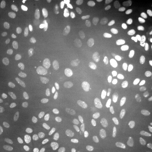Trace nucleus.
I'll list each match as a JSON object with an SVG mask.
<instances>
[{
  "label": "nucleus",
  "instance_id": "1",
  "mask_svg": "<svg viewBox=\"0 0 152 152\" xmlns=\"http://www.w3.org/2000/svg\"><path fill=\"white\" fill-rule=\"evenodd\" d=\"M73 142L77 148L85 151L91 150L95 145L94 138L83 132H80L76 134L73 137Z\"/></svg>",
  "mask_w": 152,
  "mask_h": 152
},
{
  "label": "nucleus",
  "instance_id": "2",
  "mask_svg": "<svg viewBox=\"0 0 152 152\" xmlns=\"http://www.w3.org/2000/svg\"><path fill=\"white\" fill-rule=\"evenodd\" d=\"M85 130L87 134L92 137H98L102 130L101 124L96 117H91L86 122Z\"/></svg>",
  "mask_w": 152,
  "mask_h": 152
},
{
  "label": "nucleus",
  "instance_id": "3",
  "mask_svg": "<svg viewBox=\"0 0 152 152\" xmlns=\"http://www.w3.org/2000/svg\"><path fill=\"white\" fill-rule=\"evenodd\" d=\"M129 147L133 152H143L145 149L144 141L140 137L133 136L129 140Z\"/></svg>",
  "mask_w": 152,
  "mask_h": 152
},
{
  "label": "nucleus",
  "instance_id": "4",
  "mask_svg": "<svg viewBox=\"0 0 152 152\" xmlns=\"http://www.w3.org/2000/svg\"><path fill=\"white\" fill-rule=\"evenodd\" d=\"M105 130L107 136L109 140H114L117 138L118 135V130L117 124L113 121L109 120L106 123Z\"/></svg>",
  "mask_w": 152,
  "mask_h": 152
},
{
  "label": "nucleus",
  "instance_id": "5",
  "mask_svg": "<svg viewBox=\"0 0 152 152\" xmlns=\"http://www.w3.org/2000/svg\"><path fill=\"white\" fill-rule=\"evenodd\" d=\"M141 59V56L139 52L138 51H134L133 52L126 63V67L127 70L130 71H134L137 66L139 64Z\"/></svg>",
  "mask_w": 152,
  "mask_h": 152
},
{
  "label": "nucleus",
  "instance_id": "6",
  "mask_svg": "<svg viewBox=\"0 0 152 152\" xmlns=\"http://www.w3.org/2000/svg\"><path fill=\"white\" fill-rule=\"evenodd\" d=\"M80 22L77 18L74 17L70 23L69 34L72 38L77 39L80 36Z\"/></svg>",
  "mask_w": 152,
  "mask_h": 152
},
{
  "label": "nucleus",
  "instance_id": "7",
  "mask_svg": "<svg viewBox=\"0 0 152 152\" xmlns=\"http://www.w3.org/2000/svg\"><path fill=\"white\" fill-rule=\"evenodd\" d=\"M86 31L89 36H92L96 32V24L91 16H86L84 20Z\"/></svg>",
  "mask_w": 152,
  "mask_h": 152
},
{
  "label": "nucleus",
  "instance_id": "8",
  "mask_svg": "<svg viewBox=\"0 0 152 152\" xmlns=\"http://www.w3.org/2000/svg\"><path fill=\"white\" fill-rule=\"evenodd\" d=\"M6 126L11 131L17 130L18 127V121L14 115H9L6 117L5 120Z\"/></svg>",
  "mask_w": 152,
  "mask_h": 152
},
{
  "label": "nucleus",
  "instance_id": "9",
  "mask_svg": "<svg viewBox=\"0 0 152 152\" xmlns=\"http://www.w3.org/2000/svg\"><path fill=\"white\" fill-rule=\"evenodd\" d=\"M24 90L28 98L34 99L36 96V87L34 83L31 82H28L24 86Z\"/></svg>",
  "mask_w": 152,
  "mask_h": 152
},
{
  "label": "nucleus",
  "instance_id": "10",
  "mask_svg": "<svg viewBox=\"0 0 152 152\" xmlns=\"http://www.w3.org/2000/svg\"><path fill=\"white\" fill-rule=\"evenodd\" d=\"M32 28L26 24H20L17 26L16 31L24 37H28L31 34Z\"/></svg>",
  "mask_w": 152,
  "mask_h": 152
},
{
  "label": "nucleus",
  "instance_id": "11",
  "mask_svg": "<svg viewBox=\"0 0 152 152\" xmlns=\"http://www.w3.org/2000/svg\"><path fill=\"white\" fill-rule=\"evenodd\" d=\"M68 105V102L67 98L64 96H61L58 98L56 102V105L57 110L59 113L64 112L67 108Z\"/></svg>",
  "mask_w": 152,
  "mask_h": 152
},
{
  "label": "nucleus",
  "instance_id": "12",
  "mask_svg": "<svg viewBox=\"0 0 152 152\" xmlns=\"http://www.w3.org/2000/svg\"><path fill=\"white\" fill-rule=\"evenodd\" d=\"M127 31L130 34H136L139 31L136 19L133 16H131L129 20Z\"/></svg>",
  "mask_w": 152,
  "mask_h": 152
},
{
  "label": "nucleus",
  "instance_id": "13",
  "mask_svg": "<svg viewBox=\"0 0 152 152\" xmlns=\"http://www.w3.org/2000/svg\"><path fill=\"white\" fill-rule=\"evenodd\" d=\"M86 48L89 50V54L87 56V60L88 63H91L96 56V48L93 44L92 40H88L86 43Z\"/></svg>",
  "mask_w": 152,
  "mask_h": 152
},
{
  "label": "nucleus",
  "instance_id": "14",
  "mask_svg": "<svg viewBox=\"0 0 152 152\" xmlns=\"http://www.w3.org/2000/svg\"><path fill=\"white\" fill-rule=\"evenodd\" d=\"M36 132L38 136L41 137V139L46 140L49 139V132L48 128L42 125L38 126L36 129Z\"/></svg>",
  "mask_w": 152,
  "mask_h": 152
},
{
  "label": "nucleus",
  "instance_id": "15",
  "mask_svg": "<svg viewBox=\"0 0 152 152\" xmlns=\"http://www.w3.org/2000/svg\"><path fill=\"white\" fill-rule=\"evenodd\" d=\"M7 52L8 55L13 58H18L19 54L20 51L19 48L14 44H10L7 48Z\"/></svg>",
  "mask_w": 152,
  "mask_h": 152
},
{
  "label": "nucleus",
  "instance_id": "16",
  "mask_svg": "<svg viewBox=\"0 0 152 152\" xmlns=\"http://www.w3.org/2000/svg\"><path fill=\"white\" fill-rule=\"evenodd\" d=\"M117 18V14L114 9H112L109 13L108 18L109 24L110 27L114 28L118 26V22Z\"/></svg>",
  "mask_w": 152,
  "mask_h": 152
},
{
  "label": "nucleus",
  "instance_id": "17",
  "mask_svg": "<svg viewBox=\"0 0 152 152\" xmlns=\"http://www.w3.org/2000/svg\"><path fill=\"white\" fill-rule=\"evenodd\" d=\"M11 12V3L8 1H5L3 2L1 8V14L3 16L7 17L9 16Z\"/></svg>",
  "mask_w": 152,
  "mask_h": 152
},
{
  "label": "nucleus",
  "instance_id": "18",
  "mask_svg": "<svg viewBox=\"0 0 152 152\" xmlns=\"http://www.w3.org/2000/svg\"><path fill=\"white\" fill-rule=\"evenodd\" d=\"M22 16L23 18L31 23H34L37 21V19L32 12L28 9H24L22 11Z\"/></svg>",
  "mask_w": 152,
  "mask_h": 152
},
{
  "label": "nucleus",
  "instance_id": "19",
  "mask_svg": "<svg viewBox=\"0 0 152 152\" xmlns=\"http://www.w3.org/2000/svg\"><path fill=\"white\" fill-rule=\"evenodd\" d=\"M57 66V56L56 55L53 54L50 58L49 61V67L48 71L50 73H54L56 69Z\"/></svg>",
  "mask_w": 152,
  "mask_h": 152
},
{
  "label": "nucleus",
  "instance_id": "20",
  "mask_svg": "<svg viewBox=\"0 0 152 152\" xmlns=\"http://www.w3.org/2000/svg\"><path fill=\"white\" fill-rule=\"evenodd\" d=\"M43 117L42 111L38 108L33 109L30 113V119L32 121H37Z\"/></svg>",
  "mask_w": 152,
  "mask_h": 152
},
{
  "label": "nucleus",
  "instance_id": "21",
  "mask_svg": "<svg viewBox=\"0 0 152 152\" xmlns=\"http://www.w3.org/2000/svg\"><path fill=\"white\" fill-rule=\"evenodd\" d=\"M44 63V59L43 57L39 54L34 55L33 56L32 64L36 68L41 67L43 65Z\"/></svg>",
  "mask_w": 152,
  "mask_h": 152
},
{
  "label": "nucleus",
  "instance_id": "22",
  "mask_svg": "<svg viewBox=\"0 0 152 152\" xmlns=\"http://www.w3.org/2000/svg\"><path fill=\"white\" fill-rule=\"evenodd\" d=\"M59 82L61 85L65 87L71 86L72 85V81L71 77L66 74H64L60 77Z\"/></svg>",
  "mask_w": 152,
  "mask_h": 152
},
{
  "label": "nucleus",
  "instance_id": "23",
  "mask_svg": "<svg viewBox=\"0 0 152 152\" xmlns=\"http://www.w3.org/2000/svg\"><path fill=\"white\" fill-rule=\"evenodd\" d=\"M141 129L146 133H152V119L144 121L141 126Z\"/></svg>",
  "mask_w": 152,
  "mask_h": 152
},
{
  "label": "nucleus",
  "instance_id": "24",
  "mask_svg": "<svg viewBox=\"0 0 152 152\" xmlns=\"http://www.w3.org/2000/svg\"><path fill=\"white\" fill-rule=\"evenodd\" d=\"M26 102L23 98H18L14 101V107L18 109H23L26 107Z\"/></svg>",
  "mask_w": 152,
  "mask_h": 152
},
{
  "label": "nucleus",
  "instance_id": "25",
  "mask_svg": "<svg viewBox=\"0 0 152 152\" xmlns=\"http://www.w3.org/2000/svg\"><path fill=\"white\" fill-rule=\"evenodd\" d=\"M42 16L44 19L47 22H54L55 19L54 14L48 10H44L42 11Z\"/></svg>",
  "mask_w": 152,
  "mask_h": 152
},
{
  "label": "nucleus",
  "instance_id": "26",
  "mask_svg": "<svg viewBox=\"0 0 152 152\" xmlns=\"http://www.w3.org/2000/svg\"><path fill=\"white\" fill-rule=\"evenodd\" d=\"M36 149L38 152H54V149L52 147L45 145L43 143L38 145Z\"/></svg>",
  "mask_w": 152,
  "mask_h": 152
},
{
  "label": "nucleus",
  "instance_id": "27",
  "mask_svg": "<svg viewBox=\"0 0 152 152\" xmlns=\"http://www.w3.org/2000/svg\"><path fill=\"white\" fill-rule=\"evenodd\" d=\"M129 7H130L128 5L127 2H124L121 4V5L120 6V12L123 18H125L127 16Z\"/></svg>",
  "mask_w": 152,
  "mask_h": 152
},
{
  "label": "nucleus",
  "instance_id": "28",
  "mask_svg": "<svg viewBox=\"0 0 152 152\" xmlns=\"http://www.w3.org/2000/svg\"><path fill=\"white\" fill-rule=\"evenodd\" d=\"M141 34L144 37H148L151 34V29L146 24H142L140 27Z\"/></svg>",
  "mask_w": 152,
  "mask_h": 152
},
{
  "label": "nucleus",
  "instance_id": "29",
  "mask_svg": "<svg viewBox=\"0 0 152 152\" xmlns=\"http://www.w3.org/2000/svg\"><path fill=\"white\" fill-rule=\"evenodd\" d=\"M58 57L61 63H64L66 60L65 53L64 51L61 49H59L58 51Z\"/></svg>",
  "mask_w": 152,
  "mask_h": 152
},
{
  "label": "nucleus",
  "instance_id": "30",
  "mask_svg": "<svg viewBox=\"0 0 152 152\" xmlns=\"http://www.w3.org/2000/svg\"><path fill=\"white\" fill-rule=\"evenodd\" d=\"M127 4L131 8H133L134 9L139 7V6L140 4V1L139 0H129L127 1Z\"/></svg>",
  "mask_w": 152,
  "mask_h": 152
},
{
  "label": "nucleus",
  "instance_id": "31",
  "mask_svg": "<svg viewBox=\"0 0 152 152\" xmlns=\"http://www.w3.org/2000/svg\"><path fill=\"white\" fill-rule=\"evenodd\" d=\"M134 12L136 15L140 16L141 18H145L146 17V14L144 12V10L139 7H137L136 8H135L134 9Z\"/></svg>",
  "mask_w": 152,
  "mask_h": 152
},
{
  "label": "nucleus",
  "instance_id": "32",
  "mask_svg": "<svg viewBox=\"0 0 152 152\" xmlns=\"http://www.w3.org/2000/svg\"><path fill=\"white\" fill-rule=\"evenodd\" d=\"M14 70V65L12 64H7L5 65L3 68V71L6 73L12 72Z\"/></svg>",
  "mask_w": 152,
  "mask_h": 152
},
{
  "label": "nucleus",
  "instance_id": "33",
  "mask_svg": "<svg viewBox=\"0 0 152 152\" xmlns=\"http://www.w3.org/2000/svg\"><path fill=\"white\" fill-rule=\"evenodd\" d=\"M20 83V79L19 77H15L12 80L10 83V86L12 88H15L19 86Z\"/></svg>",
  "mask_w": 152,
  "mask_h": 152
},
{
  "label": "nucleus",
  "instance_id": "34",
  "mask_svg": "<svg viewBox=\"0 0 152 152\" xmlns=\"http://www.w3.org/2000/svg\"><path fill=\"white\" fill-rule=\"evenodd\" d=\"M88 54H89V50L87 48H82L80 50V52H79V55L81 57L87 56Z\"/></svg>",
  "mask_w": 152,
  "mask_h": 152
},
{
  "label": "nucleus",
  "instance_id": "35",
  "mask_svg": "<svg viewBox=\"0 0 152 152\" xmlns=\"http://www.w3.org/2000/svg\"><path fill=\"white\" fill-rule=\"evenodd\" d=\"M23 75L27 77H31L33 75V72L31 70H29L28 68H25L23 69Z\"/></svg>",
  "mask_w": 152,
  "mask_h": 152
},
{
  "label": "nucleus",
  "instance_id": "36",
  "mask_svg": "<svg viewBox=\"0 0 152 152\" xmlns=\"http://www.w3.org/2000/svg\"><path fill=\"white\" fill-rule=\"evenodd\" d=\"M148 88H149V91L152 93V78L149 79V80L148 81Z\"/></svg>",
  "mask_w": 152,
  "mask_h": 152
},
{
  "label": "nucleus",
  "instance_id": "37",
  "mask_svg": "<svg viewBox=\"0 0 152 152\" xmlns=\"http://www.w3.org/2000/svg\"><path fill=\"white\" fill-rule=\"evenodd\" d=\"M94 4H95V5L99 6L100 5L102 4L103 1H102V0H94Z\"/></svg>",
  "mask_w": 152,
  "mask_h": 152
},
{
  "label": "nucleus",
  "instance_id": "38",
  "mask_svg": "<svg viewBox=\"0 0 152 152\" xmlns=\"http://www.w3.org/2000/svg\"><path fill=\"white\" fill-rule=\"evenodd\" d=\"M52 1H53L52 0H46L45 2V5L47 6L48 7H49L50 5V4L52 2Z\"/></svg>",
  "mask_w": 152,
  "mask_h": 152
},
{
  "label": "nucleus",
  "instance_id": "39",
  "mask_svg": "<svg viewBox=\"0 0 152 152\" xmlns=\"http://www.w3.org/2000/svg\"><path fill=\"white\" fill-rule=\"evenodd\" d=\"M151 20H152V17H151Z\"/></svg>",
  "mask_w": 152,
  "mask_h": 152
},
{
  "label": "nucleus",
  "instance_id": "40",
  "mask_svg": "<svg viewBox=\"0 0 152 152\" xmlns=\"http://www.w3.org/2000/svg\"></svg>",
  "mask_w": 152,
  "mask_h": 152
}]
</instances>
